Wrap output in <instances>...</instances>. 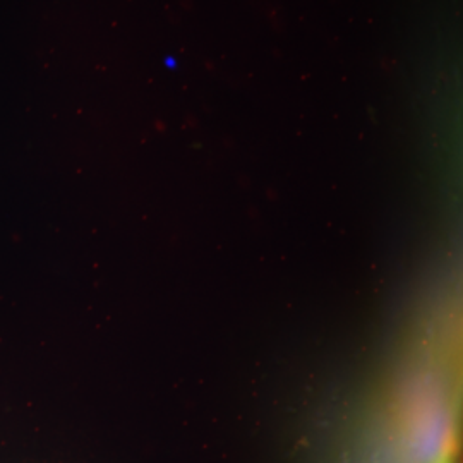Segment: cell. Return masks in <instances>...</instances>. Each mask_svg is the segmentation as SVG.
Here are the masks:
<instances>
[{
  "mask_svg": "<svg viewBox=\"0 0 463 463\" xmlns=\"http://www.w3.org/2000/svg\"><path fill=\"white\" fill-rule=\"evenodd\" d=\"M441 463H451V462H441Z\"/></svg>",
  "mask_w": 463,
  "mask_h": 463,
  "instance_id": "obj_1",
  "label": "cell"
}]
</instances>
